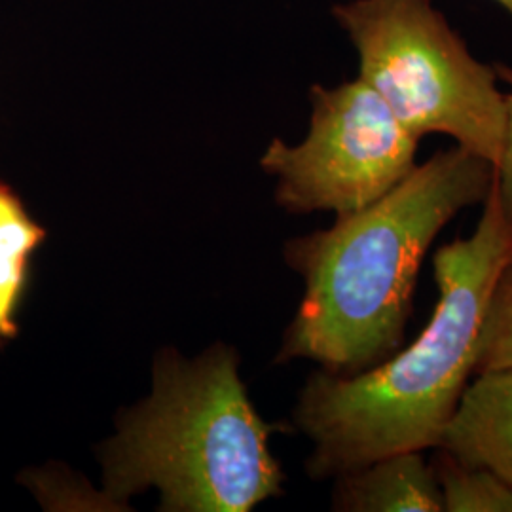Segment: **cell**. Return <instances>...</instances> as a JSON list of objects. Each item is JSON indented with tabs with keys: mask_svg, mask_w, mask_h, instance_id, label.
<instances>
[{
	"mask_svg": "<svg viewBox=\"0 0 512 512\" xmlns=\"http://www.w3.org/2000/svg\"><path fill=\"white\" fill-rule=\"evenodd\" d=\"M512 366V253L495 281L478 338L475 374Z\"/></svg>",
	"mask_w": 512,
	"mask_h": 512,
	"instance_id": "30bf717a",
	"label": "cell"
},
{
	"mask_svg": "<svg viewBox=\"0 0 512 512\" xmlns=\"http://www.w3.org/2000/svg\"><path fill=\"white\" fill-rule=\"evenodd\" d=\"M238 376L217 348L184 365L164 357L154 393L105 448L107 490L128 497L158 488L164 511L249 512L281 492V469Z\"/></svg>",
	"mask_w": 512,
	"mask_h": 512,
	"instance_id": "3957f363",
	"label": "cell"
},
{
	"mask_svg": "<svg viewBox=\"0 0 512 512\" xmlns=\"http://www.w3.org/2000/svg\"><path fill=\"white\" fill-rule=\"evenodd\" d=\"M511 253L512 228L492 183L475 234L433 258L439 304L420 336L363 372H319L302 391L296 421L315 444L311 475H348L393 454L439 448L475 372L484 315Z\"/></svg>",
	"mask_w": 512,
	"mask_h": 512,
	"instance_id": "7a4b0ae2",
	"label": "cell"
},
{
	"mask_svg": "<svg viewBox=\"0 0 512 512\" xmlns=\"http://www.w3.org/2000/svg\"><path fill=\"white\" fill-rule=\"evenodd\" d=\"M332 18L357 54L359 78L416 139L448 135L497 167L509 110L495 65L471 54L431 0H348Z\"/></svg>",
	"mask_w": 512,
	"mask_h": 512,
	"instance_id": "277c9868",
	"label": "cell"
},
{
	"mask_svg": "<svg viewBox=\"0 0 512 512\" xmlns=\"http://www.w3.org/2000/svg\"><path fill=\"white\" fill-rule=\"evenodd\" d=\"M492 183L486 160L459 147L439 150L378 202L291 241L287 260L306 293L279 361L311 359L351 376L393 355L431 243L463 209L484 203Z\"/></svg>",
	"mask_w": 512,
	"mask_h": 512,
	"instance_id": "6da1fadb",
	"label": "cell"
},
{
	"mask_svg": "<svg viewBox=\"0 0 512 512\" xmlns=\"http://www.w3.org/2000/svg\"><path fill=\"white\" fill-rule=\"evenodd\" d=\"M495 4H499L512 19V0H494Z\"/></svg>",
	"mask_w": 512,
	"mask_h": 512,
	"instance_id": "7c38bea8",
	"label": "cell"
},
{
	"mask_svg": "<svg viewBox=\"0 0 512 512\" xmlns=\"http://www.w3.org/2000/svg\"><path fill=\"white\" fill-rule=\"evenodd\" d=\"M310 131L300 145L274 139L262 169L277 179V203L291 213H357L414 171L416 139L363 78L311 86Z\"/></svg>",
	"mask_w": 512,
	"mask_h": 512,
	"instance_id": "5b68a950",
	"label": "cell"
},
{
	"mask_svg": "<svg viewBox=\"0 0 512 512\" xmlns=\"http://www.w3.org/2000/svg\"><path fill=\"white\" fill-rule=\"evenodd\" d=\"M444 512H512V486L488 469L467 467L442 454L433 467Z\"/></svg>",
	"mask_w": 512,
	"mask_h": 512,
	"instance_id": "9c48e42d",
	"label": "cell"
},
{
	"mask_svg": "<svg viewBox=\"0 0 512 512\" xmlns=\"http://www.w3.org/2000/svg\"><path fill=\"white\" fill-rule=\"evenodd\" d=\"M336 509L355 512H444L439 480L421 452H401L342 475Z\"/></svg>",
	"mask_w": 512,
	"mask_h": 512,
	"instance_id": "52a82bcc",
	"label": "cell"
},
{
	"mask_svg": "<svg viewBox=\"0 0 512 512\" xmlns=\"http://www.w3.org/2000/svg\"><path fill=\"white\" fill-rule=\"evenodd\" d=\"M495 71L499 76V82L507 86V110H509V120H507V139H505V148L499 164L494 169V184L499 196V203L503 209V215L512 228V67L505 63H494Z\"/></svg>",
	"mask_w": 512,
	"mask_h": 512,
	"instance_id": "8fae6325",
	"label": "cell"
},
{
	"mask_svg": "<svg viewBox=\"0 0 512 512\" xmlns=\"http://www.w3.org/2000/svg\"><path fill=\"white\" fill-rule=\"evenodd\" d=\"M439 448L461 465L488 469L512 486V366L480 372L465 387Z\"/></svg>",
	"mask_w": 512,
	"mask_h": 512,
	"instance_id": "8992f818",
	"label": "cell"
},
{
	"mask_svg": "<svg viewBox=\"0 0 512 512\" xmlns=\"http://www.w3.org/2000/svg\"><path fill=\"white\" fill-rule=\"evenodd\" d=\"M46 239V228L29 215L23 200L0 181V344L19 334L18 310L29 281L31 258Z\"/></svg>",
	"mask_w": 512,
	"mask_h": 512,
	"instance_id": "ba28073f",
	"label": "cell"
}]
</instances>
